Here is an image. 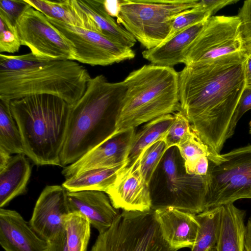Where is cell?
<instances>
[{"label":"cell","mask_w":251,"mask_h":251,"mask_svg":"<svg viewBox=\"0 0 251 251\" xmlns=\"http://www.w3.org/2000/svg\"><path fill=\"white\" fill-rule=\"evenodd\" d=\"M178 72L173 67L144 65L124 80L126 89L120 104L114 130L148 123L180 110Z\"/></svg>","instance_id":"cell-5"},{"label":"cell","mask_w":251,"mask_h":251,"mask_svg":"<svg viewBox=\"0 0 251 251\" xmlns=\"http://www.w3.org/2000/svg\"><path fill=\"white\" fill-rule=\"evenodd\" d=\"M128 163L114 168L84 171L66 178L63 183L68 191H98L107 193L114 184L119 173Z\"/></svg>","instance_id":"cell-23"},{"label":"cell","mask_w":251,"mask_h":251,"mask_svg":"<svg viewBox=\"0 0 251 251\" xmlns=\"http://www.w3.org/2000/svg\"><path fill=\"white\" fill-rule=\"evenodd\" d=\"M209 159L206 155L194 160L184 162L186 172L192 176H205L209 168Z\"/></svg>","instance_id":"cell-35"},{"label":"cell","mask_w":251,"mask_h":251,"mask_svg":"<svg viewBox=\"0 0 251 251\" xmlns=\"http://www.w3.org/2000/svg\"><path fill=\"white\" fill-rule=\"evenodd\" d=\"M24 154L12 155L10 161L0 171V207L13 199L24 194L31 174V167Z\"/></svg>","instance_id":"cell-20"},{"label":"cell","mask_w":251,"mask_h":251,"mask_svg":"<svg viewBox=\"0 0 251 251\" xmlns=\"http://www.w3.org/2000/svg\"><path fill=\"white\" fill-rule=\"evenodd\" d=\"M249 133H250V134H251V127H250V130H249Z\"/></svg>","instance_id":"cell-45"},{"label":"cell","mask_w":251,"mask_h":251,"mask_svg":"<svg viewBox=\"0 0 251 251\" xmlns=\"http://www.w3.org/2000/svg\"><path fill=\"white\" fill-rule=\"evenodd\" d=\"M175 119L169 130L163 137L167 151L177 146L185 133L190 126V124L180 110L174 114Z\"/></svg>","instance_id":"cell-32"},{"label":"cell","mask_w":251,"mask_h":251,"mask_svg":"<svg viewBox=\"0 0 251 251\" xmlns=\"http://www.w3.org/2000/svg\"><path fill=\"white\" fill-rule=\"evenodd\" d=\"M126 89L124 80L111 82L102 75L90 79L82 97L70 105L60 156L62 167L78 160L114 131L116 116Z\"/></svg>","instance_id":"cell-3"},{"label":"cell","mask_w":251,"mask_h":251,"mask_svg":"<svg viewBox=\"0 0 251 251\" xmlns=\"http://www.w3.org/2000/svg\"><path fill=\"white\" fill-rule=\"evenodd\" d=\"M238 1V0H199L198 5L207 11L212 17L221 9Z\"/></svg>","instance_id":"cell-36"},{"label":"cell","mask_w":251,"mask_h":251,"mask_svg":"<svg viewBox=\"0 0 251 251\" xmlns=\"http://www.w3.org/2000/svg\"><path fill=\"white\" fill-rule=\"evenodd\" d=\"M205 210L251 199V144L209 160Z\"/></svg>","instance_id":"cell-7"},{"label":"cell","mask_w":251,"mask_h":251,"mask_svg":"<svg viewBox=\"0 0 251 251\" xmlns=\"http://www.w3.org/2000/svg\"><path fill=\"white\" fill-rule=\"evenodd\" d=\"M246 51L239 17L212 16L189 47L183 63L187 67L201 65L223 56Z\"/></svg>","instance_id":"cell-9"},{"label":"cell","mask_w":251,"mask_h":251,"mask_svg":"<svg viewBox=\"0 0 251 251\" xmlns=\"http://www.w3.org/2000/svg\"><path fill=\"white\" fill-rule=\"evenodd\" d=\"M154 213L162 236L171 248H192L200 227L196 214L173 206L157 208Z\"/></svg>","instance_id":"cell-15"},{"label":"cell","mask_w":251,"mask_h":251,"mask_svg":"<svg viewBox=\"0 0 251 251\" xmlns=\"http://www.w3.org/2000/svg\"><path fill=\"white\" fill-rule=\"evenodd\" d=\"M174 119V115L172 114L160 116L148 122L136 133L128 154V165L149 146L163 138Z\"/></svg>","instance_id":"cell-24"},{"label":"cell","mask_w":251,"mask_h":251,"mask_svg":"<svg viewBox=\"0 0 251 251\" xmlns=\"http://www.w3.org/2000/svg\"><path fill=\"white\" fill-rule=\"evenodd\" d=\"M47 242L46 251H69L65 229Z\"/></svg>","instance_id":"cell-38"},{"label":"cell","mask_w":251,"mask_h":251,"mask_svg":"<svg viewBox=\"0 0 251 251\" xmlns=\"http://www.w3.org/2000/svg\"><path fill=\"white\" fill-rule=\"evenodd\" d=\"M89 251H177L164 239L154 210L123 211Z\"/></svg>","instance_id":"cell-8"},{"label":"cell","mask_w":251,"mask_h":251,"mask_svg":"<svg viewBox=\"0 0 251 251\" xmlns=\"http://www.w3.org/2000/svg\"><path fill=\"white\" fill-rule=\"evenodd\" d=\"M220 232L216 251H246V211L233 203L222 206Z\"/></svg>","instance_id":"cell-21"},{"label":"cell","mask_w":251,"mask_h":251,"mask_svg":"<svg viewBox=\"0 0 251 251\" xmlns=\"http://www.w3.org/2000/svg\"><path fill=\"white\" fill-rule=\"evenodd\" d=\"M67 199L70 213L82 214L99 233L109 228L120 213L108 195L101 191H67Z\"/></svg>","instance_id":"cell-16"},{"label":"cell","mask_w":251,"mask_h":251,"mask_svg":"<svg viewBox=\"0 0 251 251\" xmlns=\"http://www.w3.org/2000/svg\"><path fill=\"white\" fill-rule=\"evenodd\" d=\"M245 248L246 251H251V216L246 226Z\"/></svg>","instance_id":"cell-42"},{"label":"cell","mask_w":251,"mask_h":251,"mask_svg":"<svg viewBox=\"0 0 251 251\" xmlns=\"http://www.w3.org/2000/svg\"><path fill=\"white\" fill-rule=\"evenodd\" d=\"M25 0L47 17L97 32L94 21L79 5L77 0Z\"/></svg>","instance_id":"cell-19"},{"label":"cell","mask_w":251,"mask_h":251,"mask_svg":"<svg viewBox=\"0 0 251 251\" xmlns=\"http://www.w3.org/2000/svg\"><path fill=\"white\" fill-rule=\"evenodd\" d=\"M136 134L135 128L114 130L106 139L62 172L68 178L84 171L109 168L128 163L129 151Z\"/></svg>","instance_id":"cell-12"},{"label":"cell","mask_w":251,"mask_h":251,"mask_svg":"<svg viewBox=\"0 0 251 251\" xmlns=\"http://www.w3.org/2000/svg\"><path fill=\"white\" fill-rule=\"evenodd\" d=\"M164 169L171 184H176L177 176L176 166L174 156L169 155L164 161Z\"/></svg>","instance_id":"cell-39"},{"label":"cell","mask_w":251,"mask_h":251,"mask_svg":"<svg viewBox=\"0 0 251 251\" xmlns=\"http://www.w3.org/2000/svg\"><path fill=\"white\" fill-rule=\"evenodd\" d=\"M91 78L87 69L75 60H45L31 52L0 54V100L10 102L49 94L72 105L82 97Z\"/></svg>","instance_id":"cell-2"},{"label":"cell","mask_w":251,"mask_h":251,"mask_svg":"<svg viewBox=\"0 0 251 251\" xmlns=\"http://www.w3.org/2000/svg\"><path fill=\"white\" fill-rule=\"evenodd\" d=\"M247 56V51L228 55L178 72L180 111L213 154H220L234 133Z\"/></svg>","instance_id":"cell-1"},{"label":"cell","mask_w":251,"mask_h":251,"mask_svg":"<svg viewBox=\"0 0 251 251\" xmlns=\"http://www.w3.org/2000/svg\"><path fill=\"white\" fill-rule=\"evenodd\" d=\"M222 206L195 215L200 227L191 251H209L215 248L221 221Z\"/></svg>","instance_id":"cell-25"},{"label":"cell","mask_w":251,"mask_h":251,"mask_svg":"<svg viewBox=\"0 0 251 251\" xmlns=\"http://www.w3.org/2000/svg\"><path fill=\"white\" fill-rule=\"evenodd\" d=\"M139 155L118 174L106 194L113 206L128 212L151 210L152 198L149 186L140 171Z\"/></svg>","instance_id":"cell-14"},{"label":"cell","mask_w":251,"mask_h":251,"mask_svg":"<svg viewBox=\"0 0 251 251\" xmlns=\"http://www.w3.org/2000/svg\"><path fill=\"white\" fill-rule=\"evenodd\" d=\"M70 213L67 190L61 185H47L37 200L29 224L48 241L64 229L65 218Z\"/></svg>","instance_id":"cell-13"},{"label":"cell","mask_w":251,"mask_h":251,"mask_svg":"<svg viewBox=\"0 0 251 251\" xmlns=\"http://www.w3.org/2000/svg\"><path fill=\"white\" fill-rule=\"evenodd\" d=\"M30 6L25 0H0V13L16 25L20 17Z\"/></svg>","instance_id":"cell-33"},{"label":"cell","mask_w":251,"mask_h":251,"mask_svg":"<svg viewBox=\"0 0 251 251\" xmlns=\"http://www.w3.org/2000/svg\"><path fill=\"white\" fill-rule=\"evenodd\" d=\"M249 126H250V127H251V120L250 121V122H249Z\"/></svg>","instance_id":"cell-44"},{"label":"cell","mask_w":251,"mask_h":251,"mask_svg":"<svg viewBox=\"0 0 251 251\" xmlns=\"http://www.w3.org/2000/svg\"><path fill=\"white\" fill-rule=\"evenodd\" d=\"M25 154L37 165L62 167L60 156L67 133L70 105L49 94L26 96L10 102Z\"/></svg>","instance_id":"cell-4"},{"label":"cell","mask_w":251,"mask_h":251,"mask_svg":"<svg viewBox=\"0 0 251 251\" xmlns=\"http://www.w3.org/2000/svg\"><path fill=\"white\" fill-rule=\"evenodd\" d=\"M47 18L74 45L75 61L93 66H105L132 59L135 56L131 48L110 40L98 32Z\"/></svg>","instance_id":"cell-11"},{"label":"cell","mask_w":251,"mask_h":251,"mask_svg":"<svg viewBox=\"0 0 251 251\" xmlns=\"http://www.w3.org/2000/svg\"><path fill=\"white\" fill-rule=\"evenodd\" d=\"M21 45L36 57L48 60H75V49L42 13L31 6L17 22Z\"/></svg>","instance_id":"cell-10"},{"label":"cell","mask_w":251,"mask_h":251,"mask_svg":"<svg viewBox=\"0 0 251 251\" xmlns=\"http://www.w3.org/2000/svg\"><path fill=\"white\" fill-rule=\"evenodd\" d=\"M21 46L16 25L0 13V52L15 53Z\"/></svg>","instance_id":"cell-31"},{"label":"cell","mask_w":251,"mask_h":251,"mask_svg":"<svg viewBox=\"0 0 251 251\" xmlns=\"http://www.w3.org/2000/svg\"><path fill=\"white\" fill-rule=\"evenodd\" d=\"M237 16L241 22L242 33L246 50L251 52V0L244 1Z\"/></svg>","instance_id":"cell-34"},{"label":"cell","mask_w":251,"mask_h":251,"mask_svg":"<svg viewBox=\"0 0 251 251\" xmlns=\"http://www.w3.org/2000/svg\"><path fill=\"white\" fill-rule=\"evenodd\" d=\"M0 147L11 154H24L21 133L11 112L10 101L0 100Z\"/></svg>","instance_id":"cell-26"},{"label":"cell","mask_w":251,"mask_h":251,"mask_svg":"<svg viewBox=\"0 0 251 251\" xmlns=\"http://www.w3.org/2000/svg\"><path fill=\"white\" fill-rule=\"evenodd\" d=\"M216 251V249H215V248H214L212 249H211L210 251Z\"/></svg>","instance_id":"cell-43"},{"label":"cell","mask_w":251,"mask_h":251,"mask_svg":"<svg viewBox=\"0 0 251 251\" xmlns=\"http://www.w3.org/2000/svg\"><path fill=\"white\" fill-rule=\"evenodd\" d=\"M205 22L183 30L155 48L144 50L142 53L143 58L152 64L165 67H173L183 63L187 50L202 29Z\"/></svg>","instance_id":"cell-18"},{"label":"cell","mask_w":251,"mask_h":251,"mask_svg":"<svg viewBox=\"0 0 251 251\" xmlns=\"http://www.w3.org/2000/svg\"><path fill=\"white\" fill-rule=\"evenodd\" d=\"M109 14L146 50L167 37L174 19L198 5L199 0H103Z\"/></svg>","instance_id":"cell-6"},{"label":"cell","mask_w":251,"mask_h":251,"mask_svg":"<svg viewBox=\"0 0 251 251\" xmlns=\"http://www.w3.org/2000/svg\"><path fill=\"white\" fill-rule=\"evenodd\" d=\"M211 17L207 11L199 5L182 12L174 19L170 33L163 42L194 25L206 21Z\"/></svg>","instance_id":"cell-30"},{"label":"cell","mask_w":251,"mask_h":251,"mask_svg":"<svg viewBox=\"0 0 251 251\" xmlns=\"http://www.w3.org/2000/svg\"><path fill=\"white\" fill-rule=\"evenodd\" d=\"M184 162L191 161L201 156L210 159L215 154L211 153L208 147L201 140L190 126L176 146Z\"/></svg>","instance_id":"cell-29"},{"label":"cell","mask_w":251,"mask_h":251,"mask_svg":"<svg viewBox=\"0 0 251 251\" xmlns=\"http://www.w3.org/2000/svg\"><path fill=\"white\" fill-rule=\"evenodd\" d=\"M90 226L87 218L79 212H71L66 216L64 229L69 251H86Z\"/></svg>","instance_id":"cell-27"},{"label":"cell","mask_w":251,"mask_h":251,"mask_svg":"<svg viewBox=\"0 0 251 251\" xmlns=\"http://www.w3.org/2000/svg\"><path fill=\"white\" fill-rule=\"evenodd\" d=\"M11 153L3 148L0 147V171H1L8 164L11 157Z\"/></svg>","instance_id":"cell-41"},{"label":"cell","mask_w":251,"mask_h":251,"mask_svg":"<svg viewBox=\"0 0 251 251\" xmlns=\"http://www.w3.org/2000/svg\"><path fill=\"white\" fill-rule=\"evenodd\" d=\"M77 0L94 21L97 32L129 48L135 45L137 41L135 38L109 14L103 0Z\"/></svg>","instance_id":"cell-22"},{"label":"cell","mask_w":251,"mask_h":251,"mask_svg":"<svg viewBox=\"0 0 251 251\" xmlns=\"http://www.w3.org/2000/svg\"><path fill=\"white\" fill-rule=\"evenodd\" d=\"M245 66L246 87H251V52H248Z\"/></svg>","instance_id":"cell-40"},{"label":"cell","mask_w":251,"mask_h":251,"mask_svg":"<svg viewBox=\"0 0 251 251\" xmlns=\"http://www.w3.org/2000/svg\"><path fill=\"white\" fill-rule=\"evenodd\" d=\"M251 109V87L245 88L237 105L235 118L236 122L238 121L242 116L248 110Z\"/></svg>","instance_id":"cell-37"},{"label":"cell","mask_w":251,"mask_h":251,"mask_svg":"<svg viewBox=\"0 0 251 251\" xmlns=\"http://www.w3.org/2000/svg\"><path fill=\"white\" fill-rule=\"evenodd\" d=\"M166 151V144L162 139L149 146L140 154L141 173L149 185L154 172Z\"/></svg>","instance_id":"cell-28"},{"label":"cell","mask_w":251,"mask_h":251,"mask_svg":"<svg viewBox=\"0 0 251 251\" xmlns=\"http://www.w3.org/2000/svg\"><path fill=\"white\" fill-rule=\"evenodd\" d=\"M0 244L5 251H46L40 238L17 211L0 208Z\"/></svg>","instance_id":"cell-17"}]
</instances>
